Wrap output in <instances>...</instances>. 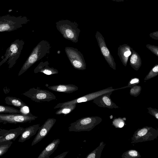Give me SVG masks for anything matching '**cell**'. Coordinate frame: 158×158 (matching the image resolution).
I'll return each instance as SVG.
<instances>
[{"instance_id":"1","label":"cell","mask_w":158,"mask_h":158,"mask_svg":"<svg viewBox=\"0 0 158 158\" xmlns=\"http://www.w3.org/2000/svg\"><path fill=\"white\" fill-rule=\"evenodd\" d=\"M51 46L46 40L40 41L34 47L30 54L22 66L18 76L25 72L36 62L48 55L50 52Z\"/></svg>"},{"instance_id":"2","label":"cell","mask_w":158,"mask_h":158,"mask_svg":"<svg viewBox=\"0 0 158 158\" xmlns=\"http://www.w3.org/2000/svg\"><path fill=\"white\" fill-rule=\"evenodd\" d=\"M98 116H87L80 118L71 123L68 127L69 131H90L102 121Z\"/></svg>"},{"instance_id":"3","label":"cell","mask_w":158,"mask_h":158,"mask_svg":"<svg viewBox=\"0 0 158 158\" xmlns=\"http://www.w3.org/2000/svg\"><path fill=\"white\" fill-rule=\"evenodd\" d=\"M56 27L65 39L74 43L78 42L81 31L77 24L68 21L59 22Z\"/></svg>"},{"instance_id":"4","label":"cell","mask_w":158,"mask_h":158,"mask_svg":"<svg viewBox=\"0 0 158 158\" xmlns=\"http://www.w3.org/2000/svg\"><path fill=\"white\" fill-rule=\"evenodd\" d=\"M27 22L26 17H15L9 15L0 17V32L10 31L22 27Z\"/></svg>"},{"instance_id":"5","label":"cell","mask_w":158,"mask_h":158,"mask_svg":"<svg viewBox=\"0 0 158 158\" xmlns=\"http://www.w3.org/2000/svg\"><path fill=\"white\" fill-rule=\"evenodd\" d=\"M24 44L23 40L17 39L12 43L6 49L4 56L8 58L7 63L9 69L13 67L16 64Z\"/></svg>"},{"instance_id":"6","label":"cell","mask_w":158,"mask_h":158,"mask_svg":"<svg viewBox=\"0 0 158 158\" xmlns=\"http://www.w3.org/2000/svg\"><path fill=\"white\" fill-rule=\"evenodd\" d=\"M158 136V130L152 127L146 126L135 131L131 138L132 143L153 140Z\"/></svg>"},{"instance_id":"7","label":"cell","mask_w":158,"mask_h":158,"mask_svg":"<svg viewBox=\"0 0 158 158\" xmlns=\"http://www.w3.org/2000/svg\"><path fill=\"white\" fill-rule=\"evenodd\" d=\"M64 51L73 67L78 70L86 69V64L83 54L77 49L67 47Z\"/></svg>"},{"instance_id":"8","label":"cell","mask_w":158,"mask_h":158,"mask_svg":"<svg viewBox=\"0 0 158 158\" xmlns=\"http://www.w3.org/2000/svg\"><path fill=\"white\" fill-rule=\"evenodd\" d=\"M36 102H50L56 99L52 93L44 89L32 88L22 94Z\"/></svg>"},{"instance_id":"9","label":"cell","mask_w":158,"mask_h":158,"mask_svg":"<svg viewBox=\"0 0 158 158\" xmlns=\"http://www.w3.org/2000/svg\"><path fill=\"white\" fill-rule=\"evenodd\" d=\"M38 117L31 114L28 115L20 113L0 114V123H23L34 120Z\"/></svg>"},{"instance_id":"10","label":"cell","mask_w":158,"mask_h":158,"mask_svg":"<svg viewBox=\"0 0 158 158\" xmlns=\"http://www.w3.org/2000/svg\"><path fill=\"white\" fill-rule=\"evenodd\" d=\"M116 89H113L112 87L101 90L97 91L91 93L71 101L57 104L54 109L60 108L66 105L86 102L92 100L98 96L106 93L113 92L116 90Z\"/></svg>"},{"instance_id":"11","label":"cell","mask_w":158,"mask_h":158,"mask_svg":"<svg viewBox=\"0 0 158 158\" xmlns=\"http://www.w3.org/2000/svg\"><path fill=\"white\" fill-rule=\"evenodd\" d=\"M95 37L101 53L110 66L116 70V64L114 57L106 45L104 38L99 32L97 31Z\"/></svg>"},{"instance_id":"12","label":"cell","mask_w":158,"mask_h":158,"mask_svg":"<svg viewBox=\"0 0 158 158\" xmlns=\"http://www.w3.org/2000/svg\"><path fill=\"white\" fill-rule=\"evenodd\" d=\"M56 121L54 118H49L40 127L38 132L33 139L31 145L33 146L41 141L48 134Z\"/></svg>"},{"instance_id":"13","label":"cell","mask_w":158,"mask_h":158,"mask_svg":"<svg viewBox=\"0 0 158 158\" xmlns=\"http://www.w3.org/2000/svg\"><path fill=\"white\" fill-rule=\"evenodd\" d=\"M113 92L103 94L92 100V102L98 106L109 109H116L119 107L111 99L110 95Z\"/></svg>"},{"instance_id":"14","label":"cell","mask_w":158,"mask_h":158,"mask_svg":"<svg viewBox=\"0 0 158 158\" xmlns=\"http://www.w3.org/2000/svg\"><path fill=\"white\" fill-rule=\"evenodd\" d=\"M25 130V128L20 126L8 130L3 135H0V143L9 141H15L20 135Z\"/></svg>"},{"instance_id":"15","label":"cell","mask_w":158,"mask_h":158,"mask_svg":"<svg viewBox=\"0 0 158 158\" xmlns=\"http://www.w3.org/2000/svg\"><path fill=\"white\" fill-rule=\"evenodd\" d=\"M133 48L127 44L120 45L118 48V54L123 65L126 66L129 56L131 54Z\"/></svg>"},{"instance_id":"16","label":"cell","mask_w":158,"mask_h":158,"mask_svg":"<svg viewBox=\"0 0 158 158\" xmlns=\"http://www.w3.org/2000/svg\"><path fill=\"white\" fill-rule=\"evenodd\" d=\"M48 61H41L34 69V73H41L47 75L57 74L59 73L57 69L50 67Z\"/></svg>"},{"instance_id":"17","label":"cell","mask_w":158,"mask_h":158,"mask_svg":"<svg viewBox=\"0 0 158 158\" xmlns=\"http://www.w3.org/2000/svg\"><path fill=\"white\" fill-rule=\"evenodd\" d=\"M40 125L38 124L25 128L24 131L20 135L18 141L23 143L31 138L36 134L40 127Z\"/></svg>"},{"instance_id":"18","label":"cell","mask_w":158,"mask_h":158,"mask_svg":"<svg viewBox=\"0 0 158 158\" xmlns=\"http://www.w3.org/2000/svg\"><path fill=\"white\" fill-rule=\"evenodd\" d=\"M60 142L59 139L53 140L44 148L37 158H50L49 156L57 149Z\"/></svg>"},{"instance_id":"19","label":"cell","mask_w":158,"mask_h":158,"mask_svg":"<svg viewBox=\"0 0 158 158\" xmlns=\"http://www.w3.org/2000/svg\"><path fill=\"white\" fill-rule=\"evenodd\" d=\"M52 91L66 93H70L78 90V87L73 84H59L48 87Z\"/></svg>"},{"instance_id":"20","label":"cell","mask_w":158,"mask_h":158,"mask_svg":"<svg viewBox=\"0 0 158 158\" xmlns=\"http://www.w3.org/2000/svg\"><path fill=\"white\" fill-rule=\"evenodd\" d=\"M130 59V64L136 71H138L142 65L141 58L138 53L133 49Z\"/></svg>"},{"instance_id":"21","label":"cell","mask_w":158,"mask_h":158,"mask_svg":"<svg viewBox=\"0 0 158 158\" xmlns=\"http://www.w3.org/2000/svg\"><path fill=\"white\" fill-rule=\"evenodd\" d=\"M5 103L8 105H11L20 109L27 105L19 98L11 96H7L5 98Z\"/></svg>"},{"instance_id":"22","label":"cell","mask_w":158,"mask_h":158,"mask_svg":"<svg viewBox=\"0 0 158 158\" xmlns=\"http://www.w3.org/2000/svg\"><path fill=\"white\" fill-rule=\"evenodd\" d=\"M105 146L104 142H101L99 146L92 152L88 154L85 157L86 158H100L102 152Z\"/></svg>"},{"instance_id":"23","label":"cell","mask_w":158,"mask_h":158,"mask_svg":"<svg viewBox=\"0 0 158 158\" xmlns=\"http://www.w3.org/2000/svg\"><path fill=\"white\" fill-rule=\"evenodd\" d=\"M77 104H73L66 105L57 110L56 112V114L59 115L64 114L65 115L68 114L73 111L76 107Z\"/></svg>"},{"instance_id":"24","label":"cell","mask_w":158,"mask_h":158,"mask_svg":"<svg viewBox=\"0 0 158 158\" xmlns=\"http://www.w3.org/2000/svg\"><path fill=\"white\" fill-rule=\"evenodd\" d=\"M21 114L20 111L13 107L0 105V114Z\"/></svg>"},{"instance_id":"25","label":"cell","mask_w":158,"mask_h":158,"mask_svg":"<svg viewBox=\"0 0 158 158\" xmlns=\"http://www.w3.org/2000/svg\"><path fill=\"white\" fill-rule=\"evenodd\" d=\"M121 157L123 158H140L141 155L136 150L131 149L124 152Z\"/></svg>"},{"instance_id":"26","label":"cell","mask_w":158,"mask_h":158,"mask_svg":"<svg viewBox=\"0 0 158 158\" xmlns=\"http://www.w3.org/2000/svg\"><path fill=\"white\" fill-rule=\"evenodd\" d=\"M13 143L12 141H7L0 143V156L6 153Z\"/></svg>"},{"instance_id":"27","label":"cell","mask_w":158,"mask_h":158,"mask_svg":"<svg viewBox=\"0 0 158 158\" xmlns=\"http://www.w3.org/2000/svg\"><path fill=\"white\" fill-rule=\"evenodd\" d=\"M158 75V64H156L150 70L144 79V81L148 80Z\"/></svg>"},{"instance_id":"28","label":"cell","mask_w":158,"mask_h":158,"mask_svg":"<svg viewBox=\"0 0 158 158\" xmlns=\"http://www.w3.org/2000/svg\"><path fill=\"white\" fill-rule=\"evenodd\" d=\"M131 88L130 91V95L137 97L140 94L142 89L140 86L136 85Z\"/></svg>"},{"instance_id":"29","label":"cell","mask_w":158,"mask_h":158,"mask_svg":"<svg viewBox=\"0 0 158 158\" xmlns=\"http://www.w3.org/2000/svg\"><path fill=\"white\" fill-rule=\"evenodd\" d=\"M124 118H118L114 119L113 121V124L115 127L121 128L124 125Z\"/></svg>"},{"instance_id":"30","label":"cell","mask_w":158,"mask_h":158,"mask_svg":"<svg viewBox=\"0 0 158 158\" xmlns=\"http://www.w3.org/2000/svg\"><path fill=\"white\" fill-rule=\"evenodd\" d=\"M146 47L153 54L158 56V46L149 44L146 45Z\"/></svg>"},{"instance_id":"31","label":"cell","mask_w":158,"mask_h":158,"mask_svg":"<svg viewBox=\"0 0 158 158\" xmlns=\"http://www.w3.org/2000/svg\"><path fill=\"white\" fill-rule=\"evenodd\" d=\"M147 109L148 110V112L149 114L158 119V110L157 109L152 108L151 107L148 108Z\"/></svg>"},{"instance_id":"32","label":"cell","mask_w":158,"mask_h":158,"mask_svg":"<svg viewBox=\"0 0 158 158\" xmlns=\"http://www.w3.org/2000/svg\"><path fill=\"white\" fill-rule=\"evenodd\" d=\"M140 82L139 78L137 77L131 78L128 82V85L129 86H133L139 84Z\"/></svg>"},{"instance_id":"33","label":"cell","mask_w":158,"mask_h":158,"mask_svg":"<svg viewBox=\"0 0 158 158\" xmlns=\"http://www.w3.org/2000/svg\"><path fill=\"white\" fill-rule=\"evenodd\" d=\"M21 114H23L28 115L31 114L29 111V107L27 105L24 106L20 108L19 110Z\"/></svg>"},{"instance_id":"34","label":"cell","mask_w":158,"mask_h":158,"mask_svg":"<svg viewBox=\"0 0 158 158\" xmlns=\"http://www.w3.org/2000/svg\"><path fill=\"white\" fill-rule=\"evenodd\" d=\"M150 37L155 40H158V31H156L151 33L150 34Z\"/></svg>"},{"instance_id":"35","label":"cell","mask_w":158,"mask_h":158,"mask_svg":"<svg viewBox=\"0 0 158 158\" xmlns=\"http://www.w3.org/2000/svg\"><path fill=\"white\" fill-rule=\"evenodd\" d=\"M69 152V151H67L60 154L59 155L54 157V158H64L65 157L66 155Z\"/></svg>"},{"instance_id":"36","label":"cell","mask_w":158,"mask_h":158,"mask_svg":"<svg viewBox=\"0 0 158 158\" xmlns=\"http://www.w3.org/2000/svg\"><path fill=\"white\" fill-rule=\"evenodd\" d=\"M8 130L0 128V135H2L7 132Z\"/></svg>"},{"instance_id":"37","label":"cell","mask_w":158,"mask_h":158,"mask_svg":"<svg viewBox=\"0 0 158 158\" xmlns=\"http://www.w3.org/2000/svg\"><path fill=\"white\" fill-rule=\"evenodd\" d=\"M7 58L6 57H5L3 58L0 62V66L2 65V64L5 63L7 60Z\"/></svg>"}]
</instances>
